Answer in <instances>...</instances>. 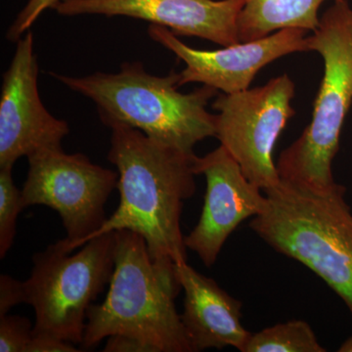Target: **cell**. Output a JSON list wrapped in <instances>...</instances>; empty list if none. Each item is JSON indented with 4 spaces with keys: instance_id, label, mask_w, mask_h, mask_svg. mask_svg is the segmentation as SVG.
Here are the masks:
<instances>
[{
    "instance_id": "obj_1",
    "label": "cell",
    "mask_w": 352,
    "mask_h": 352,
    "mask_svg": "<svg viewBox=\"0 0 352 352\" xmlns=\"http://www.w3.org/2000/svg\"><path fill=\"white\" fill-rule=\"evenodd\" d=\"M105 126L112 131L108 160L119 173L120 205L87 242L103 234L129 230L144 238L154 261L186 263L180 217L183 204L195 194L199 157L122 122Z\"/></svg>"
},
{
    "instance_id": "obj_2",
    "label": "cell",
    "mask_w": 352,
    "mask_h": 352,
    "mask_svg": "<svg viewBox=\"0 0 352 352\" xmlns=\"http://www.w3.org/2000/svg\"><path fill=\"white\" fill-rule=\"evenodd\" d=\"M115 233V268L108 295L89 307L80 349H91L110 336L124 335L154 352H193L175 307L182 289L176 263L154 261L138 233Z\"/></svg>"
},
{
    "instance_id": "obj_3",
    "label": "cell",
    "mask_w": 352,
    "mask_h": 352,
    "mask_svg": "<svg viewBox=\"0 0 352 352\" xmlns=\"http://www.w3.org/2000/svg\"><path fill=\"white\" fill-rule=\"evenodd\" d=\"M69 89L94 101L104 124L119 122L163 144L194 153L197 143L215 138V115L207 110L219 90L203 85L178 91L180 74L150 75L138 62L124 63L117 73L74 78L51 74Z\"/></svg>"
},
{
    "instance_id": "obj_4",
    "label": "cell",
    "mask_w": 352,
    "mask_h": 352,
    "mask_svg": "<svg viewBox=\"0 0 352 352\" xmlns=\"http://www.w3.org/2000/svg\"><path fill=\"white\" fill-rule=\"evenodd\" d=\"M264 193L266 207L252 220V230L314 271L352 315V214L346 188L317 191L281 179Z\"/></svg>"
},
{
    "instance_id": "obj_5",
    "label": "cell",
    "mask_w": 352,
    "mask_h": 352,
    "mask_svg": "<svg viewBox=\"0 0 352 352\" xmlns=\"http://www.w3.org/2000/svg\"><path fill=\"white\" fill-rule=\"evenodd\" d=\"M308 50L323 58V78L311 122L280 155L277 170L286 182L328 191L338 185L332 164L352 105V8L346 0L335 1L323 14L308 36Z\"/></svg>"
},
{
    "instance_id": "obj_6",
    "label": "cell",
    "mask_w": 352,
    "mask_h": 352,
    "mask_svg": "<svg viewBox=\"0 0 352 352\" xmlns=\"http://www.w3.org/2000/svg\"><path fill=\"white\" fill-rule=\"evenodd\" d=\"M115 243L116 233L109 232L74 254L63 240L34 254L24 282L25 303L36 314L34 336L82 344L88 310L112 279Z\"/></svg>"
},
{
    "instance_id": "obj_7",
    "label": "cell",
    "mask_w": 352,
    "mask_h": 352,
    "mask_svg": "<svg viewBox=\"0 0 352 352\" xmlns=\"http://www.w3.org/2000/svg\"><path fill=\"white\" fill-rule=\"evenodd\" d=\"M28 160L23 210L45 206L56 210L67 233L65 248L73 252L107 219L105 205L117 188L119 173L91 163L80 153L67 154L62 147L41 150Z\"/></svg>"
},
{
    "instance_id": "obj_8",
    "label": "cell",
    "mask_w": 352,
    "mask_h": 352,
    "mask_svg": "<svg viewBox=\"0 0 352 352\" xmlns=\"http://www.w3.org/2000/svg\"><path fill=\"white\" fill-rule=\"evenodd\" d=\"M295 83L287 74L263 87L219 95L212 103L215 138L239 164L245 177L263 191L276 186L279 173L273 159L275 145L289 120Z\"/></svg>"
},
{
    "instance_id": "obj_9",
    "label": "cell",
    "mask_w": 352,
    "mask_h": 352,
    "mask_svg": "<svg viewBox=\"0 0 352 352\" xmlns=\"http://www.w3.org/2000/svg\"><path fill=\"white\" fill-rule=\"evenodd\" d=\"M31 31L17 43L3 75L0 97V168H13L22 157L62 147L68 122L53 117L39 97L38 64Z\"/></svg>"
},
{
    "instance_id": "obj_10",
    "label": "cell",
    "mask_w": 352,
    "mask_h": 352,
    "mask_svg": "<svg viewBox=\"0 0 352 352\" xmlns=\"http://www.w3.org/2000/svg\"><path fill=\"white\" fill-rule=\"evenodd\" d=\"M148 34L186 64L180 73L179 87L200 82L227 94L248 89L254 76L271 62L292 53L308 51L309 36L305 30L291 28L256 41L207 51L190 47L163 25L152 24Z\"/></svg>"
},
{
    "instance_id": "obj_11",
    "label": "cell",
    "mask_w": 352,
    "mask_h": 352,
    "mask_svg": "<svg viewBox=\"0 0 352 352\" xmlns=\"http://www.w3.org/2000/svg\"><path fill=\"white\" fill-rule=\"evenodd\" d=\"M197 170L207 182L205 203L198 223L184 242L210 267L229 236L244 220L261 214L267 200L222 145L199 157Z\"/></svg>"
},
{
    "instance_id": "obj_12",
    "label": "cell",
    "mask_w": 352,
    "mask_h": 352,
    "mask_svg": "<svg viewBox=\"0 0 352 352\" xmlns=\"http://www.w3.org/2000/svg\"><path fill=\"white\" fill-rule=\"evenodd\" d=\"M245 0H61L63 16H124L170 28L179 36H197L221 46L240 43L238 19Z\"/></svg>"
},
{
    "instance_id": "obj_13",
    "label": "cell",
    "mask_w": 352,
    "mask_h": 352,
    "mask_svg": "<svg viewBox=\"0 0 352 352\" xmlns=\"http://www.w3.org/2000/svg\"><path fill=\"white\" fill-rule=\"evenodd\" d=\"M176 270L184 289L182 320L193 352L227 346L243 352L252 333L242 324V302L187 261Z\"/></svg>"
},
{
    "instance_id": "obj_14",
    "label": "cell",
    "mask_w": 352,
    "mask_h": 352,
    "mask_svg": "<svg viewBox=\"0 0 352 352\" xmlns=\"http://www.w3.org/2000/svg\"><path fill=\"white\" fill-rule=\"evenodd\" d=\"M326 0H245L238 19L240 43L256 41L284 29L314 32ZM338 1V0H333Z\"/></svg>"
},
{
    "instance_id": "obj_15",
    "label": "cell",
    "mask_w": 352,
    "mask_h": 352,
    "mask_svg": "<svg viewBox=\"0 0 352 352\" xmlns=\"http://www.w3.org/2000/svg\"><path fill=\"white\" fill-rule=\"evenodd\" d=\"M311 326L303 320L279 323L252 333L243 352H325Z\"/></svg>"
},
{
    "instance_id": "obj_16",
    "label": "cell",
    "mask_w": 352,
    "mask_h": 352,
    "mask_svg": "<svg viewBox=\"0 0 352 352\" xmlns=\"http://www.w3.org/2000/svg\"><path fill=\"white\" fill-rule=\"evenodd\" d=\"M22 210L21 191L14 183L12 168H0V258H6L12 248L16 222Z\"/></svg>"
},
{
    "instance_id": "obj_17",
    "label": "cell",
    "mask_w": 352,
    "mask_h": 352,
    "mask_svg": "<svg viewBox=\"0 0 352 352\" xmlns=\"http://www.w3.org/2000/svg\"><path fill=\"white\" fill-rule=\"evenodd\" d=\"M34 338L31 321L17 315L0 316V351L27 352Z\"/></svg>"
},
{
    "instance_id": "obj_18",
    "label": "cell",
    "mask_w": 352,
    "mask_h": 352,
    "mask_svg": "<svg viewBox=\"0 0 352 352\" xmlns=\"http://www.w3.org/2000/svg\"><path fill=\"white\" fill-rule=\"evenodd\" d=\"M61 0H29L24 8L18 14L12 25L6 32V38L11 43H18L23 34L30 31L39 16L47 10L55 9Z\"/></svg>"
},
{
    "instance_id": "obj_19",
    "label": "cell",
    "mask_w": 352,
    "mask_h": 352,
    "mask_svg": "<svg viewBox=\"0 0 352 352\" xmlns=\"http://www.w3.org/2000/svg\"><path fill=\"white\" fill-rule=\"evenodd\" d=\"M25 303L24 282L8 275L0 276V316L8 314L11 308Z\"/></svg>"
},
{
    "instance_id": "obj_20",
    "label": "cell",
    "mask_w": 352,
    "mask_h": 352,
    "mask_svg": "<svg viewBox=\"0 0 352 352\" xmlns=\"http://www.w3.org/2000/svg\"><path fill=\"white\" fill-rule=\"evenodd\" d=\"M105 352H154L151 346L138 339L124 335H113L108 338L104 347Z\"/></svg>"
},
{
    "instance_id": "obj_21",
    "label": "cell",
    "mask_w": 352,
    "mask_h": 352,
    "mask_svg": "<svg viewBox=\"0 0 352 352\" xmlns=\"http://www.w3.org/2000/svg\"><path fill=\"white\" fill-rule=\"evenodd\" d=\"M82 349H76L71 342L54 339L50 337L34 336L27 352H78Z\"/></svg>"
},
{
    "instance_id": "obj_22",
    "label": "cell",
    "mask_w": 352,
    "mask_h": 352,
    "mask_svg": "<svg viewBox=\"0 0 352 352\" xmlns=\"http://www.w3.org/2000/svg\"><path fill=\"white\" fill-rule=\"evenodd\" d=\"M340 352H352V335L340 346Z\"/></svg>"
}]
</instances>
